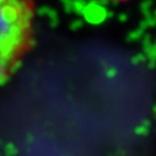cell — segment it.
<instances>
[{
    "instance_id": "6da1fadb",
    "label": "cell",
    "mask_w": 156,
    "mask_h": 156,
    "mask_svg": "<svg viewBox=\"0 0 156 156\" xmlns=\"http://www.w3.org/2000/svg\"><path fill=\"white\" fill-rule=\"evenodd\" d=\"M34 0H0V85L17 71L33 44Z\"/></svg>"
},
{
    "instance_id": "7a4b0ae2",
    "label": "cell",
    "mask_w": 156,
    "mask_h": 156,
    "mask_svg": "<svg viewBox=\"0 0 156 156\" xmlns=\"http://www.w3.org/2000/svg\"><path fill=\"white\" fill-rule=\"evenodd\" d=\"M106 2H114V3H118V2H128V0H106Z\"/></svg>"
}]
</instances>
